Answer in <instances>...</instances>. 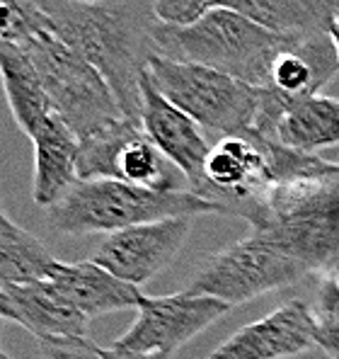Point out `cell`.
Masks as SVG:
<instances>
[{
    "label": "cell",
    "mask_w": 339,
    "mask_h": 359,
    "mask_svg": "<svg viewBox=\"0 0 339 359\" xmlns=\"http://www.w3.org/2000/svg\"><path fill=\"white\" fill-rule=\"evenodd\" d=\"M49 20V32L76 49L102 73L121 112L141 121V81L155 54L153 0H99L78 5L68 0H34Z\"/></svg>",
    "instance_id": "cell-1"
},
{
    "label": "cell",
    "mask_w": 339,
    "mask_h": 359,
    "mask_svg": "<svg viewBox=\"0 0 339 359\" xmlns=\"http://www.w3.org/2000/svg\"><path fill=\"white\" fill-rule=\"evenodd\" d=\"M153 46L158 56L197 63L254 88H269L274 61L293 34H277L228 8H216L189 27L155 22Z\"/></svg>",
    "instance_id": "cell-2"
},
{
    "label": "cell",
    "mask_w": 339,
    "mask_h": 359,
    "mask_svg": "<svg viewBox=\"0 0 339 359\" xmlns=\"http://www.w3.org/2000/svg\"><path fill=\"white\" fill-rule=\"evenodd\" d=\"M308 274L339 279V165L320 177L274 187L250 219Z\"/></svg>",
    "instance_id": "cell-3"
},
{
    "label": "cell",
    "mask_w": 339,
    "mask_h": 359,
    "mask_svg": "<svg viewBox=\"0 0 339 359\" xmlns=\"http://www.w3.org/2000/svg\"><path fill=\"white\" fill-rule=\"evenodd\" d=\"M226 214L223 207L192 192H155L121 180H78L56 207L49 209V224L63 236L116 233L131 226L174 216Z\"/></svg>",
    "instance_id": "cell-4"
},
{
    "label": "cell",
    "mask_w": 339,
    "mask_h": 359,
    "mask_svg": "<svg viewBox=\"0 0 339 359\" xmlns=\"http://www.w3.org/2000/svg\"><path fill=\"white\" fill-rule=\"evenodd\" d=\"M148 76L162 97L189 114L209 139L247 136L254 131L262 88L197 63L172 61L153 54Z\"/></svg>",
    "instance_id": "cell-5"
},
{
    "label": "cell",
    "mask_w": 339,
    "mask_h": 359,
    "mask_svg": "<svg viewBox=\"0 0 339 359\" xmlns=\"http://www.w3.org/2000/svg\"><path fill=\"white\" fill-rule=\"evenodd\" d=\"M22 46L34 63L51 109L66 121L78 141L129 119L102 73L49 29L27 36Z\"/></svg>",
    "instance_id": "cell-6"
},
{
    "label": "cell",
    "mask_w": 339,
    "mask_h": 359,
    "mask_svg": "<svg viewBox=\"0 0 339 359\" xmlns=\"http://www.w3.org/2000/svg\"><path fill=\"white\" fill-rule=\"evenodd\" d=\"M305 274V267L282 245L259 231H252L247 238L206 257L189 277L184 292L214 297L233 309L262 294L296 284Z\"/></svg>",
    "instance_id": "cell-7"
},
{
    "label": "cell",
    "mask_w": 339,
    "mask_h": 359,
    "mask_svg": "<svg viewBox=\"0 0 339 359\" xmlns=\"http://www.w3.org/2000/svg\"><path fill=\"white\" fill-rule=\"evenodd\" d=\"M78 144V180L107 177L155 192H189L187 177L155 149L141 121L121 119Z\"/></svg>",
    "instance_id": "cell-8"
},
{
    "label": "cell",
    "mask_w": 339,
    "mask_h": 359,
    "mask_svg": "<svg viewBox=\"0 0 339 359\" xmlns=\"http://www.w3.org/2000/svg\"><path fill=\"white\" fill-rule=\"evenodd\" d=\"M136 320L112 350L119 352H162L174 355L179 347L221 320L230 306L201 294H170V297H143Z\"/></svg>",
    "instance_id": "cell-9"
},
{
    "label": "cell",
    "mask_w": 339,
    "mask_h": 359,
    "mask_svg": "<svg viewBox=\"0 0 339 359\" xmlns=\"http://www.w3.org/2000/svg\"><path fill=\"white\" fill-rule=\"evenodd\" d=\"M192 226L194 216H174L116 231L104 236L90 260L121 282L143 287L179 255Z\"/></svg>",
    "instance_id": "cell-10"
},
{
    "label": "cell",
    "mask_w": 339,
    "mask_h": 359,
    "mask_svg": "<svg viewBox=\"0 0 339 359\" xmlns=\"http://www.w3.org/2000/svg\"><path fill=\"white\" fill-rule=\"evenodd\" d=\"M252 134L300 153L339 146V100L325 95L289 97L262 88V104Z\"/></svg>",
    "instance_id": "cell-11"
},
{
    "label": "cell",
    "mask_w": 339,
    "mask_h": 359,
    "mask_svg": "<svg viewBox=\"0 0 339 359\" xmlns=\"http://www.w3.org/2000/svg\"><path fill=\"white\" fill-rule=\"evenodd\" d=\"M141 126L155 149L187 177L189 192L201 197L206 187L204 168L211 141L189 114L158 93L148 76V68L141 81Z\"/></svg>",
    "instance_id": "cell-12"
},
{
    "label": "cell",
    "mask_w": 339,
    "mask_h": 359,
    "mask_svg": "<svg viewBox=\"0 0 339 359\" xmlns=\"http://www.w3.org/2000/svg\"><path fill=\"white\" fill-rule=\"evenodd\" d=\"M312 347H317L312 309L305 301L293 299L235 330L206 359H291Z\"/></svg>",
    "instance_id": "cell-13"
},
{
    "label": "cell",
    "mask_w": 339,
    "mask_h": 359,
    "mask_svg": "<svg viewBox=\"0 0 339 359\" xmlns=\"http://www.w3.org/2000/svg\"><path fill=\"white\" fill-rule=\"evenodd\" d=\"M0 316L22 325L36 340L90 337V320L63 299L49 279L0 289Z\"/></svg>",
    "instance_id": "cell-14"
},
{
    "label": "cell",
    "mask_w": 339,
    "mask_h": 359,
    "mask_svg": "<svg viewBox=\"0 0 339 359\" xmlns=\"http://www.w3.org/2000/svg\"><path fill=\"white\" fill-rule=\"evenodd\" d=\"M51 284L63 294V299L83 316L92 320L114 311L139 309L143 294L134 284L121 282L104 267L95 265L92 260L63 262L56 260L46 274Z\"/></svg>",
    "instance_id": "cell-15"
},
{
    "label": "cell",
    "mask_w": 339,
    "mask_h": 359,
    "mask_svg": "<svg viewBox=\"0 0 339 359\" xmlns=\"http://www.w3.org/2000/svg\"><path fill=\"white\" fill-rule=\"evenodd\" d=\"M34 144V182L32 197L49 211L63 199V194L78 182V144L76 134L58 114H49L32 136Z\"/></svg>",
    "instance_id": "cell-16"
},
{
    "label": "cell",
    "mask_w": 339,
    "mask_h": 359,
    "mask_svg": "<svg viewBox=\"0 0 339 359\" xmlns=\"http://www.w3.org/2000/svg\"><path fill=\"white\" fill-rule=\"evenodd\" d=\"M0 81L15 124L32 139L54 109L22 44H0Z\"/></svg>",
    "instance_id": "cell-17"
},
{
    "label": "cell",
    "mask_w": 339,
    "mask_h": 359,
    "mask_svg": "<svg viewBox=\"0 0 339 359\" xmlns=\"http://www.w3.org/2000/svg\"><path fill=\"white\" fill-rule=\"evenodd\" d=\"M221 8L250 18L277 34H330L339 0H223Z\"/></svg>",
    "instance_id": "cell-18"
},
{
    "label": "cell",
    "mask_w": 339,
    "mask_h": 359,
    "mask_svg": "<svg viewBox=\"0 0 339 359\" xmlns=\"http://www.w3.org/2000/svg\"><path fill=\"white\" fill-rule=\"evenodd\" d=\"M54 262L44 243L0 209V289L46 279Z\"/></svg>",
    "instance_id": "cell-19"
},
{
    "label": "cell",
    "mask_w": 339,
    "mask_h": 359,
    "mask_svg": "<svg viewBox=\"0 0 339 359\" xmlns=\"http://www.w3.org/2000/svg\"><path fill=\"white\" fill-rule=\"evenodd\" d=\"M315 345L325 350L332 359H339V279L320 277L315 289Z\"/></svg>",
    "instance_id": "cell-20"
},
{
    "label": "cell",
    "mask_w": 339,
    "mask_h": 359,
    "mask_svg": "<svg viewBox=\"0 0 339 359\" xmlns=\"http://www.w3.org/2000/svg\"><path fill=\"white\" fill-rule=\"evenodd\" d=\"M41 29H49V20L34 0H0V44H22Z\"/></svg>",
    "instance_id": "cell-21"
},
{
    "label": "cell",
    "mask_w": 339,
    "mask_h": 359,
    "mask_svg": "<svg viewBox=\"0 0 339 359\" xmlns=\"http://www.w3.org/2000/svg\"><path fill=\"white\" fill-rule=\"evenodd\" d=\"M44 359H104L102 347L90 337H56L39 340Z\"/></svg>",
    "instance_id": "cell-22"
},
{
    "label": "cell",
    "mask_w": 339,
    "mask_h": 359,
    "mask_svg": "<svg viewBox=\"0 0 339 359\" xmlns=\"http://www.w3.org/2000/svg\"><path fill=\"white\" fill-rule=\"evenodd\" d=\"M104 359H174L172 355H162V352H119V350H102Z\"/></svg>",
    "instance_id": "cell-23"
},
{
    "label": "cell",
    "mask_w": 339,
    "mask_h": 359,
    "mask_svg": "<svg viewBox=\"0 0 339 359\" xmlns=\"http://www.w3.org/2000/svg\"><path fill=\"white\" fill-rule=\"evenodd\" d=\"M330 39H332V44H335L337 61H339V8L335 13V20H332V25H330Z\"/></svg>",
    "instance_id": "cell-24"
},
{
    "label": "cell",
    "mask_w": 339,
    "mask_h": 359,
    "mask_svg": "<svg viewBox=\"0 0 339 359\" xmlns=\"http://www.w3.org/2000/svg\"><path fill=\"white\" fill-rule=\"evenodd\" d=\"M68 3H78V5H92V3H99V0H68Z\"/></svg>",
    "instance_id": "cell-25"
},
{
    "label": "cell",
    "mask_w": 339,
    "mask_h": 359,
    "mask_svg": "<svg viewBox=\"0 0 339 359\" xmlns=\"http://www.w3.org/2000/svg\"><path fill=\"white\" fill-rule=\"evenodd\" d=\"M0 359H13V357H10V355H8V352H5V350H3V347H0Z\"/></svg>",
    "instance_id": "cell-26"
},
{
    "label": "cell",
    "mask_w": 339,
    "mask_h": 359,
    "mask_svg": "<svg viewBox=\"0 0 339 359\" xmlns=\"http://www.w3.org/2000/svg\"><path fill=\"white\" fill-rule=\"evenodd\" d=\"M3 323H5V318H3V316H0V328H3Z\"/></svg>",
    "instance_id": "cell-27"
}]
</instances>
